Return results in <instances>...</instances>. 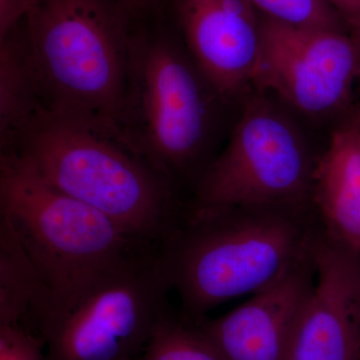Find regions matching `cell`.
Returning <instances> with one entry per match:
<instances>
[{
  "label": "cell",
  "mask_w": 360,
  "mask_h": 360,
  "mask_svg": "<svg viewBox=\"0 0 360 360\" xmlns=\"http://www.w3.org/2000/svg\"><path fill=\"white\" fill-rule=\"evenodd\" d=\"M357 44H359V51H360V40L359 42H357ZM359 87H360V77H359Z\"/></svg>",
  "instance_id": "7402d4cb"
},
{
  "label": "cell",
  "mask_w": 360,
  "mask_h": 360,
  "mask_svg": "<svg viewBox=\"0 0 360 360\" xmlns=\"http://www.w3.org/2000/svg\"><path fill=\"white\" fill-rule=\"evenodd\" d=\"M184 45L225 103L253 90L260 13L250 0H170Z\"/></svg>",
  "instance_id": "30bf717a"
},
{
  "label": "cell",
  "mask_w": 360,
  "mask_h": 360,
  "mask_svg": "<svg viewBox=\"0 0 360 360\" xmlns=\"http://www.w3.org/2000/svg\"><path fill=\"white\" fill-rule=\"evenodd\" d=\"M158 248L97 284L46 342V360H139L169 314Z\"/></svg>",
  "instance_id": "52a82bcc"
},
{
  "label": "cell",
  "mask_w": 360,
  "mask_h": 360,
  "mask_svg": "<svg viewBox=\"0 0 360 360\" xmlns=\"http://www.w3.org/2000/svg\"><path fill=\"white\" fill-rule=\"evenodd\" d=\"M220 101L184 45L162 32H134L122 139L175 186L194 188L210 165Z\"/></svg>",
  "instance_id": "5b68a950"
},
{
  "label": "cell",
  "mask_w": 360,
  "mask_h": 360,
  "mask_svg": "<svg viewBox=\"0 0 360 360\" xmlns=\"http://www.w3.org/2000/svg\"><path fill=\"white\" fill-rule=\"evenodd\" d=\"M37 290L32 265L11 227L0 220V326L25 324Z\"/></svg>",
  "instance_id": "5bb4252c"
},
{
  "label": "cell",
  "mask_w": 360,
  "mask_h": 360,
  "mask_svg": "<svg viewBox=\"0 0 360 360\" xmlns=\"http://www.w3.org/2000/svg\"><path fill=\"white\" fill-rule=\"evenodd\" d=\"M321 224L314 207L195 208L187 203L158 245L161 269L191 321L238 296L255 295L314 262Z\"/></svg>",
  "instance_id": "6da1fadb"
},
{
  "label": "cell",
  "mask_w": 360,
  "mask_h": 360,
  "mask_svg": "<svg viewBox=\"0 0 360 360\" xmlns=\"http://www.w3.org/2000/svg\"><path fill=\"white\" fill-rule=\"evenodd\" d=\"M0 220L11 227L34 270L37 302L23 326L44 347L97 284L158 248L47 186L8 153L0 160Z\"/></svg>",
  "instance_id": "7a4b0ae2"
},
{
  "label": "cell",
  "mask_w": 360,
  "mask_h": 360,
  "mask_svg": "<svg viewBox=\"0 0 360 360\" xmlns=\"http://www.w3.org/2000/svg\"><path fill=\"white\" fill-rule=\"evenodd\" d=\"M160 0H116L132 20H141L149 13H156Z\"/></svg>",
  "instance_id": "ffe728a7"
},
{
  "label": "cell",
  "mask_w": 360,
  "mask_h": 360,
  "mask_svg": "<svg viewBox=\"0 0 360 360\" xmlns=\"http://www.w3.org/2000/svg\"><path fill=\"white\" fill-rule=\"evenodd\" d=\"M258 13L286 25L349 32L345 21L324 0H250Z\"/></svg>",
  "instance_id": "2e32d148"
},
{
  "label": "cell",
  "mask_w": 360,
  "mask_h": 360,
  "mask_svg": "<svg viewBox=\"0 0 360 360\" xmlns=\"http://www.w3.org/2000/svg\"><path fill=\"white\" fill-rule=\"evenodd\" d=\"M39 0H0V39L20 25Z\"/></svg>",
  "instance_id": "ac0fdd59"
},
{
  "label": "cell",
  "mask_w": 360,
  "mask_h": 360,
  "mask_svg": "<svg viewBox=\"0 0 360 360\" xmlns=\"http://www.w3.org/2000/svg\"><path fill=\"white\" fill-rule=\"evenodd\" d=\"M319 158L292 118L265 92L253 89L243 99L229 142L201 175L188 205L312 207Z\"/></svg>",
  "instance_id": "8992f818"
},
{
  "label": "cell",
  "mask_w": 360,
  "mask_h": 360,
  "mask_svg": "<svg viewBox=\"0 0 360 360\" xmlns=\"http://www.w3.org/2000/svg\"><path fill=\"white\" fill-rule=\"evenodd\" d=\"M1 153L151 245L167 238L186 208L174 182L122 139L44 108L2 146Z\"/></svg>",
  "instance_id": "3957f363"
},
{
  "label": "cell",
  "mask_w": 360,
  "mask_h": 360,
  "mask_svg": "<svg viewBox=\"0 0 360 360\" xmlns=\"http://www.w3.org/2000/svg\"><path fill=\"white\" fill-rule=\"evenodd\" d=\"M44 347L22 324L0 326V360H46Z\"/></svg>",
  "instance_id": "e0dca14e"
},
{
  "label": "cell",
  "mask_w": 360,
  "mask_h": 360,
  "mask_svg": "<svg viewBox=\"0 0 360 360\" xmlns=\"http://www.w3.org/2000/svg\"><path fill=\"white\" fill-rule=\"evenodd\" d=\"M311 203L324 231L360 253V127L352 120L319 155Z\"/></svg>",
  "instance_id": "7c38bea8"
},
{
  "label": "cell",
  "mask_w": 360,
  "mask_h": 360,
  "mask_svg": "<svg viewBox=\"0 0 360 360\" xmlns=\"http://www.w3.org/2000/svg\"><path fill=\"white\" fill-rule=\"evenodd\" d=\"M132 20L116 0H39L25 20L44 110L122 139Z\"/></svg>",
  "instance_id": "277c9868"
},
{
  "label": "cell",
  "mask_w": 360,
  "mask_h": 360,
  "mask_svg": "<svg viewBox=\"0 0 360 360\" xmlns=\"http://www.w3.org/2000/svg\"><path fill=\"white\" fill-rule=\"evenodd\" d=\"M340 14L355 41L360 40V0H324Z\"/></svg>",
  "instance_id": "d6986e66"
},
{
  "label": "cell",
  "mask_w": 360,
  "mask_h": 360,
  "mask_svg": "<svg viewBox=\"0 0 360 360\" xmlns=\"http://www.w3.org/2000/svg\"><path fill=\"white\" fill-rule=\"evenodd\" d=\"M359 360H360V354H359Z\"/></svg>",
  "instance_id": "603a6c76"
},
{
  "label": "cell",
  "mask_w": 360,
  "mask_h": 360,
  "mask_svg": "<svg viewBox=\"0 0 360 360\" xmlns=\"http://www.w3.org/2000/svg\"><path fill=\"white\" fill-rule=\"evenodd\" d=\"M260 32L253 89L309 117L347 108L360 77L359 46L349 32L286 25L262 13Z\"/></svg>",
  "instance_id": "ba28073f"
},
{
  "label": "cell",
  "mask_w": 360,
  "mask_h": 360,
  "mask_svg": "<svg viewBox=\"0 0 360 360\" xmlns=\"http://www.w3.org/2000/svg\"><path fill=\"white\" fill-rule=\"evenodd\" d=\"M314 286L303 305L288 360H359L360 253L321 227Z\"/></svg>",
  "instance_id": "9c48e42d"
},
{
  "label": "cell",
  "mask_w": 360,
  "mask_h": 360,
  "mask_svg": "<svg viewBox=\"0 0 360 360\" xmlns=\"http://www.w3.org/2000/svg\"><path fill=\"white\" fill-rule=\"evenodd\" d=\"M315 278L311 264L217 319L193 321L224 360H288L298 317Z\"/></svg>",
  "instance_id": "8fae6325"
},
{
  "label": "cell",
  "mask_w": 360,
  "mask_h": 360,
  "mask_svg": "<svg viewBox=\"0 0 360 360\" xmlns=\"http://www.w3.org/2000/svg\"><path fill=\"white\" fill-rule=\"evenodd\" d=\"M352 120V122H354L355 124L359 125L360 127V110L357 111V112L352 116V120Z\"/></svg>",
  "instance_id": "44dd1931"
},
{
  "label": "cell",
  "mask_w": 360,
  "mask_h": 360,
  "mask_svg": "<svg viewBox=\"0 0 360 360\" xmlns=\"http://www.w3.org/2000/svg\"><path fill=\"white\" fill-rule=\"evenodd\" d=\"M139 360H224L195 322L170 310Z\"/></svg>",
  "instance_id": "9a60e30c"
},
{
  "label": "cell",
  "mask_w": 360,
  "mask_h": 360,
  "mask_svg": "<svg viewBox=\"0 0 360 360\" xmlns=\"http://www.w3.org/2000/svg\"><path fill=\"white\" fill-rule=\"evenodd\" d=\"M44 108L25 20L0 39L1 148Z\"/></svg>",
  "instance_id": "4fadbf2b"
}]
</instances>
